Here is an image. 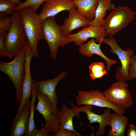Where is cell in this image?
Returning <instances> with one entry per match:
<instances>
[{"instance_id": "1", "label": "cell", "mask_w": 136, "mask_h": 136, "mask_svg": "<svg viewBox=\"0 0 136 136\" xmlns=\"http://www.w3.org/2000/svg\"><path fill=\"white\" fill-rule=\"evenodd\" d=\"M20 16L27 40L30 46L34 57L38 56V45L39 41L45 40L42 20L32 6L23 8L18 11Z\"/></svg>"}, {"instance_id": "2", "label": "cell", "mask_w": 136, "mask_h": 136, "mask_svg": "<svg viewBox=\"0 0 136 136\" xmlns=\"http://www.w3.org/2000/svg\"><path fill=\"white\" fill-rule=\"evenodd\" d=\"M28 43L27 40L21 51L12 61L0 62V71L9 77L14 85L16 91V100L19 104L22 99L25 73V55Z\"/></svg>"}, {"instance_id": "3", "label": "cell", "mask_w": 136, "mask_h": 136, "mask_svg": "<svg viewBox=\"0 0 136 136\" xmlns=\"http://www.w3.org/2000/svg\"><path fill=\"white\" fill-rule=\"evenodd\" d=\"M45 40L48 45L51 58L55 60L59 47H64L73 42L64 33L61 26L57 23L55 16L47 17L41 21Z\"/></svg>"}, {"instance_id": "4", "label": "cell", "mask_w": 136, "mask_h": 136, "mask_svg": "<svg viewBox=\"0 0 136 136\" xmlns=\"http://www.w3.org/2000/svg\"><path fill=\"white\" fill-rule=\"evenodd\" d=\"M11 18L5 46L7 57L10 59L18 54L27 40L19 12H14Z\"/></svg>"}, {"instance_id": "5", "label": "cell", "mask_w": 136, "mask_h": 136, "mask_svg": "<svg viewBox=\"0 0 136 136\" xmlns=\"http://www.w3.org/2000/svg\"><path fill=\"white\" fill-rule=\"evenodd\" d=\"M136 12L129 7L115 8L104 19L102 27L106 36L110 37L127 26L134 19Z\"/></svg>"}, {"instance_id": "6", "label": "cell", "mask_w": 136, "mask_h": 136, "mask_svg": "<svg viewBox=\"0 0 136 136\" xmlns=\"http://www.w3.org/2000/svg\"><path fill=\"white\" fill-rule=\"evenodd\" d=\"M102 42L110 47V52L116 54L120 61L121 66H119L116 73L115 78L117 81L125 82L129 80V68L132 57L134 55L133 50L128 48L125 50L122 49L118 44L113 36L110 38H104Z\"/></svg>"}, {"instance_id": "7", "label": "cell", "mask_w": 136, "mask_h": 136, "mask_svg": "<svg viewBox=\"0 0 136 136\" xmlns=\"http://www.w3.org/2000/svg\"><path fill=\"white\" fill-rule=\"evenodd\" d=\"M125 82L117 81L103 92L104 97L109 102L124 108L131 107L133 100Z\"/></svg>"}, {"instance_id": "8", "label": "cell", "mask_w": 136, "mask_h": 136, "mask_svg": "<svg viewBox=\"0 0 136 136\" xmlns=\"http://www.w3.org/2000/svg\"><path fill=\"white\" fill-rule=\"evenodd\" d=\"M38 103L35 109L43 116L46 123L43 127L52 135H54L59 129L60 121L59 116L53 114L51 104L48 97L36 90L34 86Z\"/></svg>"}, {"instance_id": "9", "label": "cell", "mask_w": 136, "mask_h": 136, "mask_svg": "<svg viewBox=\"0 0 136 136\" xmlns=\"http://www.w3.org/2000/svg\"><path fill=\"white\" fill-rule=\"evenodd\" d=\"M76 100L78 106L88 105L109 108L120 114H123L125 112L124 108L108 101L100 91L92 89L89 91H79L78 95L76 97Z\"/></svg>"}, {"instance_id": "10", "label": "cell", "mask_w": 136, "mask_h": 136, "mask_svg": "<svg viewBox=\"0 0 136 136\" xmlns=\"http://www.w3.org/2000/svg\"><path fill=\"white\" fill-rule=\"evenodd\" d=\"M67 74L66 71H63L53 79L33 82V85L36 90L49 98L52 113L55 115L59 116V112L57 108L59 99L55 91L56 88L60 81Z\"/></svg>"}, {"instance_id": "11", "label": "cell", "mask_w": 136, "mask_h": 136, "mask_svg": "<svg viewBox=\"0 0 136 136\" xmlns=\"http://www.w3.org/2000/svg\"><path fill=\"white\" fill-rule=\"evenodd\" d=\"M33 57L31 47L28 45L25 55V73L22 86V99L17 113L13 120L12 124L13 126L14 125L22 108L27 102L29 101L32 96L34 81L30 72V65L31 61Z\"/></svg>"}, {"instance_id": "12", "label": "cell", "mask_w": 136, "mask_h": 136, "mask_svg": "<svg viewBox=\"0 0 136 136\" xmlns=\"http://www.w3.org/2000/svg\"><path fill=\"white\" fill-rule=\"evenodd\" d=\"M76 7L73 0H47L43 3L42 10L38 15L43 20L55 16L61 11H69Z\"/></svg>"}, {"instance_id": "13", "label": "cell", "mask_w": 136, "mask_h": 136, "mask_svg": "<svg viewBox=\"0 0 136 136\" xmlns=\"http://www.w3.org/2000/svg\"><path fill=\"white\" fill-rule=\"evenodd\" d=\"M105 32L102 27L92 26L83 27L77 32L67 35L75 43L76 46H80L87 41L89 38H94L97 43L102 41L106 36Z\"/></svg>"}, {"instance_id": "14", "label": "cell", "mask_w": 136, "mask_h": 136, "mask_svg": "<svg viewBox=\"0 0 136 136\" xmlns=\"http://www.w3.org/2000/svg\"><path fill=\"white\" fill-rule=\"evenodd\" d=\"M93 108V106L85 105L82 107V112L87 115V119L89 121V124L95 122L99 123V127L95 134V136H100L105 133L107 126H110L111 119V109L107 108L104 110L101 114H95L92 111Z\"/></svg>"}, {"instance_id": "15", "label": "cell", "mask_w": 136, "mask_h": 136, "mask_svg": "<svg viewBox=\"0 0 136 136\" xmlns=\"http://www.w3.org/2000/svg\"><path fill=\"white\" fill-rule=\"evenodd\" d=\"M102 42V41H101L97 44L95 41V38H91L86 44L79 46V51L81 54L88 58L92 56L93 54L97 55L101 57L105 61L107 64L106 70L109 72L112 65L116 64L117 61L116 60L110 59L104 54L100 48Z\"/></svg>"}, {"instance_id": "16", "label": "cell", "mask_w": 136, "mask_h": 136, "mask_svg": "<svg viewBox=\"0 0 136 136\" xmlns=\"http://www.w3.org/2000/svg\"><path fill=\"white\" fill-rule=\"evenodd\" d=\"M70 105L72 108L67 107L64 104L59 111V128L68 129L79 133L74 129L73 119L75 116L79 117L81 112V107L76 106L73 103H71Z\"/></svg>"}, {"instance_id": "17", "label": "cell", "mask_w": 136, "mask_h": 136, "mask_svg": "<svg viewBox=\"0 0 136 136\" xmlns=\"http://www.w3.org/2000/svg\"><path fill=\"white\" fill-rule=\"evenodd\" d=\"M31 110V102H27L22 108L13 129L11 136H27Z\"/></svg>"}, {"instance_id": "18", "label": "cell", "mask_w": 136, "mask_h": 136, "mask_svg": "<svg viewBox=\"0 0 136 136\" xmlns=\"http://www.w3.org/2000/svg\"><path fill=\"white\" fill-rule=\"evenodd\" d=\"M69 12V16L64 20L62 27L65 34L67 36L75 29L81 27L89 26L91 21L80 14L75 8Z\"/></svg>"}, {"instance_id": "19", "label": "cell", "mask_w": 136, "mask_h": 136, "mask_svg": "<svg viewBox=\"0 0 136 136\" xmlns=\"http://www.w3.org/2000/svg\"><path fill=\"white\" fill-rule=\"evenodd\" d=\"M129 119L123 114L116 112L111 113L110 125L111 128L107 136H124Z\"/></svg>"}, {"instance_id": "20", "label": "cell", "mask_w": 136, "mask_h": 136, "mask_svg": "<svg viewBox=\"0 0 136 136\" xmlns=\"http://www.w3.org/2000/svg\"><path fill=\"white\" fill-rule=\"evenodd\" d=\"M77 11L81 15L92 21L94 19L98 0H73Z\"/></svg>"}, {"instance_id": "21", "label": "cell", "mask_w": 136, "mask_h": 136, "mask_svg": "<svg viewBox=\"0 0 136 136\" xmlns=\"http://www.w3.org/2000/svg\"><path fill=\"white\" fill-rule=\"evenodd\" d=\"M116 8L112 0H98V4L95 10L94 19L89 26L101 27L107 10H113Z\"/></svg>"}, {"instance_id": "22", "label": "cell", "mask_w": 136, "mask_h": 136, "mask_svg": "<svg viewBox=\"0 0 136 136\" xmlns=\"http://www.w3.org/2000/svg\"><path fill=\"white\" fill-rule=\"evenodd\" d=\"M88 67L90 77L92 80L101 78L107 74L105 66L102 62H92Z\"/></svg>"}, {"instance_id": "23", "label": "cell", "mask_w": 136, "mask_h": 136, "mask_svg": "<svg viewBox=\"0 0 136 136\" xmlns=\"http://www.w3.org/2000/svg\"><path fill=\"white\" fill-rule=\"evenodd\" d=\"M31 101V110L29 118L27 136H34L37 130L34 120V111L35 109V102L37 98L35 89L33 86Z\"/></svg>"}, {"instance_id": "24", "label": "cell", "mask_w": 136, "mask_h": 136, "mask_svg": "<svg viewBox=\"0 0 136 136\" xmlns=\"http://www.w3.org/2000/svg\"><path fill=\"white\" fill-rule=\"evenodd\" d=\"M13 2L9 0H0V16L12 14L17 6Z\"/></svg>"}, {"instance_id": "25", "label": "cell", "mask_w": 136, "mask_h": 136, "mask_svg": "<svg viewBox=\"0 0 136 136\" xmlns=\"http://www.w3.org/2000/svg\"><path fill=\"white\" fill-rule=\"evenodd\" d=\"M46 0H26L20 5L17 6L15 11H18L22 8L28 6H32L37 11L41 5Z\"/></svg>"}, {"instance_id": "26", "label": "cell", "mask_w": 136, "mask_h": 136, "mask_svg": "<svg viewBox=\"0 0 136 136\" xmlns=\"http://www.w3.org/2000/svg\"><path fill=\"white\" fill-rule=\"evenodd\" d=\"M7 33L6 31L0 29V56L7 57L5 49V42Z\"/></svg>"}, {"instance_id": "27", "label": "cell", "mask_w": 136, "mask_h": 136, "mask_svg": "<svg viewBox=\"0 0 136 136\" xmlns=\"http://www.w3.org/2000/svg\"><path fill=\"white\" fill-rule=\"evenodd\" d=\"M11 18L7 15L0 16V29L9 31L11 24Z\"/></svg>"}, {"instance_id": "28", "label": "cell", "mask_w": 136, "mask_h": 136, "mask_svg": "<svg viewBox=\"0 0 136 136\" xmlns=\"http://www.w3.org/2000/svg\"><path fill=\"white\" fill-rule=\"evenodd\" d=\"M129 72V80L135 79L136 77V55L132 57Z\"/></svg>"}, {"instance_id": "29", "label": "cell", "mask_w": 136, "mask_h": 136, "mask_svg": "<svg viewBox=\"0 0 136 136\" xmlns=\"http://www.w3.org/2000/svg\"><path fill=\"white\" fill-rule=\"evenodd\" d=\"M54 136H81L82 135L73 131L67 129L59 128Z\"/></svg>"}, {"instance_id": "30", "label": "cell", "mask_w": 136, "mask_h": 136, "mask_svg": "<svg viewBox=\"0 0 136 136\" xmlns=\"http://www.w3.org/2000/svg\"><path fill=\"white\" fill-rule=\"evenodd\" d=\"M52 135L43 127L41 129H37L34 136H51Z\"/></svg>"}, {"instance_id": "31", "label": "cell", "mask_w": 136, "mask_h": 136, "mask_svg": "<svg viewBox=\"0 0 136 136\" xmlns=\"http://www.w3.org/2000/svg\"><path fill=\"white\" fill-rule=\"evenodd\" d=\"M127 133L128 136H136V126L133 124H129Z\"/></svg>"}, {"instance_id": "32", "label": "cell", "mask_w": 136, "mask_h": 136, "mask_svg": "<svg viewBox=\"0 0 136 136\" xmlns=\"http://www.w3.org/2000/svg\"><path fill=\"white\" fill-rule=\"evenodd\" d=\"M14 2L17 6L20 5L22 2L21 0H9Z\"/></svg>"}]
</instances>
